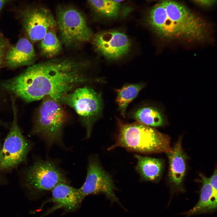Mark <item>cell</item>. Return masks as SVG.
I'll return each instance as SVG.
<instances>
[{"label": "cell", "mask_w": 217, "mask_h": 217, "mask_svg": "<svg viewBox=\"0 0 217 217\" xmlns=\"http://www.w3.org/2000/svg\"><path fill=\"white\" fill-rule=\"evenodd\" d=\"M90 63L72 57L51 59L27 69L21 77L20 85L29 102L42 99L46 95L58 102L62 96L97 78L87 75Z\"/></svg>", "instance_id": "6da1fadb"}, {"label": "cell", "mask_w": 217, "mask_h": 217, "mask_svg": "<svg viewBox=\"0 0 217 217\" xmlns=\"http://www.w3.org/2000/svg\"><path fill=\"white\" fill-rule=\"evenodd\" d=\"M146 24L159 39L202 43L212 39L210 26L202 17L173 0H162L146 13Z\"/></svg>", "instance_id": "7a4b0ae2"}, {"label": "cell", "mask_w": 217, "mask_h": 217, "mask_svg": "<svg viewBox=\"0 0 217 217\" xmlns=\"http://www.w3.org/2000/svg\"><path fill=\"white\" fill-rule=\"evenodd\" d=\"M118 147L145 154L166 153L171 148L168 135L137 121L120 125L115 142L108 150Z\"/></svg>", "instance_id": "3957f363"}, {"label": "cell", "mask_w": 217, "mask_h": 217, "mask_svg": "<svg viewBox=\"0 0 217 217\" xmlns=\"http://www.w3.org/2000/svg\"><path fill=\"white\" fill-rule=\"evenodd\" d=\"M67 119L62 105L46 96L36 111L33 131L42 137L49 146L62 144L63 129Z\"/></svg>", "instance_id": "277c9868"}, {"label": "cell", "mask_w": 217, "mask_h": 217, "mask_svg": "<svg viewBox=\"0 0 217 217\" xmlns=\"http://www.w3.org/2000/svg\"><path fill=\"white\" fill-rule=\"evenodd\" d=\"M58 102L74 109L86 128V138H90L93 124L102 113L101 94L89 86H80L62 96Z\"/></svg>", "instance_id": "5b68a950"}, {"label": "cell", "mask_w": 217, "mask_h": 217, "mask_svg": "<svg viewBox=\"0 0 217 217\" xmlns=\"http://www.w3.org/2000/svg\"><path fill=\"white\" fill-rule=\"evenodd\" d=\"M57 15L60 41L65 46H78L93 37V32L85 17L77 10L71 7H60Z\"/></svg>", "instance_id": "8992f818"}, {"label": "cell", "mask_w": 217, "mask_h": 217, "mask_svg": "<svg viewBox=\"0 0 217 217\" xmlns=\"http://www.w3.org/2000/svg\"><path fill=\"white\" fill-rule=\"evenodd\" d=\"M27 185L31 193L39 194L51 191L57 184L69 181L55 162L49 160L35 162L27 169L26 173Z\"/></svg>", "instance_id": "52a82bcc"}, {"label": "cell", "mask_w": 217, "mask_h": 217, "mask_svg": "<svg viewBox=\"0 0 217 217\" xmlns=\"http://www.w3.org/2000/svg\"><path fill=\"white\" fill-rule=\"evenodd\" d=\"M13 115L10 131L2 149V159L0 169L14 167L24 161L30 149L29 142L23 135L17 123V115L15 99L11 97Z\"/></svg>", "instance_id": "ba28073f"}, {"label": "cell", "mask_w": 217, "mask_h": 217, "mask_svg": "<svg viewBox=\"0 0 217 217\" xmlns=\"http://www.w3.org/2000/svg\"><path fill=\"white\" fill-rule=\"evenodd\" d=\"M79 189L85 197L90 194L102 193L111 201L121 204L115 194L116 188L112 178L96 156L89 157L85 181Z\"/></svg>", "instance_id": "9c48e42d"}, {"label": "cell", "mask_w": 217, "mask_h": 217, "mask_svg": "<svg viewBox=\"0 0 217 217\" xmlns=\"http://www.w3.org/2000/svg\"><path fill=\"white\" fill-rule=\"evenodd\" d=\"M96 51L106 59L114 61L121 59L130 52L131 39L124 32L118 30L102 31L93 38Z\"/></svg>", "instance_id": "30bf717a"}, {"label": "cell", "mask_w": 217, "mask_h": 217, "mask_svg": "<svg viewBox=\"0 0 217 217\" xmlns=\"http://www.w3.org/2000/svg\"><path fill=\"white\" fill-rule=\"evenodd\" d=\"M21 14L25 30L33 41H41L50 28L57 27L52 14L45 8H26Z\"/></svg>", "instance_id": "8fae6325"}, {"label": "cell", "mask_w": 217, "mask_h": 217, "mask_svg": "<svg viewBox=\"0 0 217 217\" xmlns=\"http://www.w3.org/2000/svg\"><path fill=\"white\" fill-rule=\"evenodd\" d=\"M182 136L166 153L169 163L168 177L172 193L183 192L184 183L187 170V156L182 145Z\"/></svg>", "instance_id": "7c38bea8"}, {"label": "cell", "mask_w": 217, "mask_h": 217, "mask_svg": "<svg viewBox=\"0 0 217 217\" xmlns=\"http://www.w3.org/2000/svg\"><path fill=\"white\" fill-rule=\"evenodd\" d=\"M69 184L60 183L51 190L52 195L44 203H52L54 205L45 213L42 217L60 208L67 211H73L79 206L85 197L79 188L70 186Z\"/></svg>", "instance_id": "4fadbf2b"}, {"label": "cell", "mask_w": 217, "mask_h": 217, "mask_svg": "<svg viewBox=\"0 0 217 217\" xmlns=\"http://www.w3.org/2000/svg\"><path fill=\"white\" fill-rule=\"evenodd\" d=\"M36 56L33 46L27 39H20L8 51L6 57L8 66L15 68L32 64Z\"/></svg>", "instance_id": "5bb4252c"}, {"label": "cell", "mask_w": 217, "mask_h": 217, "mask_svg": "<svg viewBox=\"0 0 217 217\" xmlns=\"http://www.w3.org/2000/svg\"><path fill=\"white\" fill-rule=\"evenodd\" d=\"M200 175L202 185L199 199L192 209L184 213L187 217L212 213L217 209V191L213 188L208 178L200 174Z\"/></svg>", "instance_id": "9a60e30c"}, {"label": "cell", "mask_w": 217, "mask_h": 217, "mask_svg": "<svg viewBox=\"0 0 217 217\" xmlns=\"http://www.w3.org/2000/svg\"><path fill=\"white\" fill-rule=\"evenodd\" d=\"M137 160L135 169L142 181L156 182L161 177L164 162L161 159L135 154Z\"/></svg>", "instance_id": "2e32d148"}, {"label": "cell", "mask_w": 217, "mask_h": 217, "mask_svg": "<svg viewBox=\"0 0 217 217\" xmlns=\"http://www.w3.org/2000/svg\"><path fill=\"white\" fill-rule=\"evenodd\" d=\"M133 118L145 125L152 127H161L164 125L165 120L159 110L151 106H145L137 110L133 114Z\"/></svg>", "instance_id": "e0dca14e"}, {"label": "cell", "mask_w": 217, "mask_h": 217, "mask_svg": "<svg viewBox=\"0 0 217 217\" xmlns=\"http://www.w3.org/2000/svg\"><path fill=\"white\" fill-rule=\"evenodd\" d=\"M94 13L102 18L114 19L121 14V6L119 3L110 0H87Z\"/></svg>", "instance_id": "ac0fdd59"}, {"label": "cell", "mask_w": 217, "mask_h": 217, "mask_svg": "<svg viewBox=\"0 0 217 217\" xmlns=\"http://www.w3.org/2000/svg\"><path fill=\"white\" fill-rule=\"evenodd\" d=\"M144 83L126 84L117 91L116 102L118 110L124 117L127 107L137 96L140 91L145 86Z\"/></svg>", "instance_id": "d6986e66"}, {"label": "cell", "mask_w": 217, "mask_h": 217, "mask_svg": "<svg viewBox=\"0 0 217 217\" xmlns=\"http://www.w3.org/2000/svg\"><path fill=\"white\" fill-rule=\"evenodd\" d=\"M56 27L50 28L41 40L40 48L42 54L52 58L58 54L62 49L61 42L58 38Z\"/></svg>", "instance_id": "ffe728a7"}, {"label": "cell", "mask_w": 217, "mask_h": 217, "mask_svg": "<svg viewBox=\"0 0 217 217\" xmlns=\"http://www.w3.org/2000/svg\"><path fill=\"white\" fill-rule=\"evenodd\" d=\"M2 39L0 37V67L2 63L4 56L5 44Z\"/></svg>", "instance_id": "44dd1931"}, {"label": "cell", "mask_w": 217, "mask_h": 217, "mask_svg": "<svg viewBox=\"0 0 217 217\" xmlns=\"http://www.w3.org/2000/svg\"><path fill=\"white\" fill-rule=\"evenodd\" d=\"M198 3L203 5H210L215 2L216 0H194Z\"/></svg>", "instance_id": "7402d4cb"}, {"label": "cell", "mask_w": 217, "mask_h": 217, "mask_svg": "<svg viewBox=\"0 0 217 217\" xmlns=\"http://www.w3.org/2000/svg\"><path fill=\"white\" fill-rule=\"evenodd\" d=\"M9 0H0V11L4 5Z\"/></svg>", "instance_id": "603a6c76"}, {"label": "cell", "mask_w": 217, "mask_h": 217, "mask_svg": "<svg viewBox=\"0 0 217 217\" xmlns=\"http://www.w3.org/2000/svg\"><path fill=\"white\" fill-rule=\"evenodd\" d=\"M0 125L4 126H8V124H7L1 121H0Z\"/></svg>", "instance_id": "cb8c5ba5"}, {"label": "cell", "mask_w": 217, "mask_h": 217, "mask_svg": "<svg viewBox=\"0 0 217 217\" xmlns=\"http://www.w3.org/2000/svg\"><path fill=\"white\" fill-rule=\"evenodd\" d=\"M111 0L112 1H113L114 2H116V3H119V2H122L123 1H124V0Z\"/></svg>", "instance_id": "d4e9b609"}, {"label": "cell", "mask_w": 217, "mask_h": 217, "mask_svg": "<svg viewBox=\"0 0 217 217\" xmlns=\"http://www.w3.org/2000/svg\"><path fill=\"white\" fill-rule=\"evenodd\" d=\"M2 159V149L0 147V165Z\"/></svg>", "instance_id": "484cf974"}]
</instances>
